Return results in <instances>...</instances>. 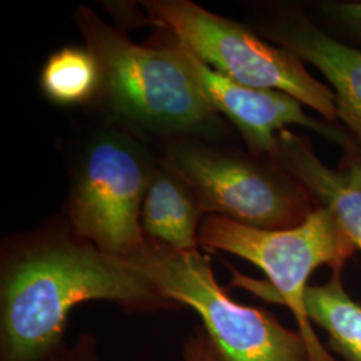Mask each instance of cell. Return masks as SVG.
<instances>
[{
    "label": "cell",
    "instance_id": "7a4b0ae2",
    "mask_svg": "<svg viewBox=\"0 0 361 361\" xmlns=\"http://www.w3.org/2000/svg\"><path fill=\"white\" fill-rule=\"evenodd\" d=\"M198 244L207 252L244 258L264 271L268 281L250 279L229 267L231 285L289 308L308 344L312 361H336L319 341L304 304L312 273L320 267L343 271L357 250L331 210L316 207L301 224L281 231L252 228L209 214L201 222Z\"/></svg>",
    "mask_w": 361,
    "mask_h": 361
},
{
    "label": "cell",
    "instance_id": "9c48e42d",
    "mask_svg": "<svg viewBox=\"0 0 361 361\" xmlns=\"http://www.w3.org/2000/svg\"><path fill=\"white\" fill-rule=\"evenodd\" d=\"M259 31L323 74L335 94L337 118L347 125L361 152V50L328 35L298 13L271 18Z\"/></svg>",
    "mask_w": 361,
    "mask_h": 361
},
{
    "label": "cell",
    "instance_id": "8992f818",
    "mask_svg": "<svg viewBox=\"0 0 361 361\" xmlns=\"http://www.w3.org/2000/svg\"><path fill=\"white\" fill-rule=\"evenodd\" d=\"M153 173L149 157L130 137L98 135L85 153L71 192L73 233L107 255L134 257L147 243L141 213Z\"/></svg>",
    "mask_w": 361,
    "mask_h": 361
},
{
    "label": "cell",
    "instance_id": "3957f363",
    "mask_svg": "<svg viewBox=\"0 0 361 361\" xmlns=\"http://www.w3.org/2000/svg\"><path fill=\"white\" fill-rule=\"evenodd\" d=\"M77 20L101 67L102 87L121 116L161 133L190 131L213 121L217 110L183 46H140L87 7L79 8Z\"/></svg>",
    "mask_w": 361,
    "mask_h": 361
},
{
    "label": "cell",
    "instance_id": "5b68a950",
    "mask_svg": "<svg viewBox=\"0 0 361 361\" xmlns=\"http://www.w3.org/2000/svg\"><path fill=\"white\" fill-rule=\"evenodd\" d=\"M145 8L153 23L168 28L178 44L224 77L247 87L286 92L325 121L337 123L331 86L313 77L293 52L190 0H149Z\"/></svg>",
    "mask_w": 361,
    "mask_h": 361
},
{
    "label": "cell",
    "instance_id": "6da1fadb",
    "mask_svg": "<svg viewBox=\"0 0 361 361\" xmlns=\"http://www.w3.org/2000/svg\"><path fill=\"white\" fill-rule=\"evenodd\" d=\"M114 302L128 313L180 310L131 259L71 235H42L8 247L0 274V361H56L73 310Z\"/></svg>",
    "mask_w": 361,
    "mask_h": 361
},
{
    "label": "cell",
    "instance_id": "9a60e30c",
    "mask_svg": "<svg viewBox=\"0 0 361 361\" xmlns=\"http://www.w3.org/2000/svg\"><path fill=\"white\" fill-rule=\"evenodd\" d=\"M56 361H99L98 345L94 336L80 334L71 347H66Z\"/></svg>",
    "mask_w": 361,
    "mask_h": 361
},
{
    "label": "cell",
    "instance_id": "2e32d148",
    "mask_svg": "<svg viewBox=\"0 0 361 361\" xmlns=\"http://www.w3.org/2000/svg\"><path fill=\"white\" fill-rule=\"evenodd\" d=\"M326 11L331 18L361 38V1L336 3L326 7Z\"/></svg>",
    "mask_w": 361,
    "mask_h": 361
},
{
    "label": "cell",
    "instance_id": "277c9868",
    "mask_svg": "<svg viewBox=\"0 0 361 361\" xmlns=\"http://www.w3.org/2000/svg\"><path fill=\"white\" fill-rule=\"evenodd\" d=\"M130 259L169 298L200 316L216 360L312 361L298 329H288L269 310L234 301L198 250L180 252L147 238Z\"/></svg>",
    "mask_w": 361,
    "mask_h": 361
},
{
    "label": "cell",
    "instance_id": "52a82bcc",
    "mask_svg": "<svg viewBox=\"0 0 361 361\" xmlns=\"http://www.w3.org/2000/svg\"><path fill=\"white\" fill-rule=\"evenodd\" d=\"M166 166L186 182L204 214L246 226L295 228L317 207L276 162L262 165L195 145H176L168 152Z\"/></svg>",
    "mask_w": 361,
    "mask_h": 361
},
{
    "label": "cell",
    "instance_id": "8fae6325",
    "mask_svg": "<svg viewBox=\"0 0 361 361\" xmlns=\"http://www.w3.org/2000/svg\"><path fill=\"white\" fill-rule=\"evenodd\" d=\"M202 214L185 180L168 166L154 170L141 213L147 238L180 252L198 250Z\"/></svg>",
    "mask_w": 361,
    "mask_h": 361
},
{
    "label": "cell",
    "instance_id": "ba28073f",
    "mask_svg": "<svg viewBox=\"0 0 361 361\" xmlns=\"http://www.w3.org/2000/svg\"><path fill=\"white\" fill-rule=\"evenodd\" d=\"M189 54L209 102L217 113H222L232 121L255 154L274 162L277 134L289 125L314 131L340 146L344 153L360 152L353 138L344 130L325 119L308 116L304 111V104L292 95L283 91L240 85L210 68L192 52Z\"/></svg>",
    "mask_w": 361,
    "mask_h": 361
},
{
    "label": "cell",
    "instance_id": "4fadbf2b",
    "mask_svg": "<svg viewBox=\"0 0 361 361\" xmlns=\"http://www.w3.org/2000/svg\"><path fill=\"white\" fill-rule=\"evenodd\" d=\"M40 87L54 104H86L102 87L101 67L87 47H65L46 62Z\"/></svg>",
    "mask_w": 361,
    "mask_h": 361
},
{
    "label": "cell",
    "instance_id": "7c38bea8",
    "mask_svg": "<svg viewBox=\"0 0 361 361\" xmlns=\"http://www.w3.org/2000/svg\"><path fill=\"white\" fill-rule=\"evenodd\" d=\"M305 313L328 335V345L344 361H361V304L349 296L341 271L305 290Z\"/></svg>",
    "mask_w": 361,
    "mask_h": 361
},
{
    "label": "cell",
    "instance_id": "5bb4252c",
    "mask_svg": "<svg viewBox=\"0 0 361 361\" xmlns=\"http://www.w3.org/2000/svg\"><path fill=\"white\" fill-rule=\"evenodd\" d=\"M182 361H217L205 329L200 325L186 337L182 348Z\"/></svg>",
    "mask_w": 361,
    "mask_h": 361
},
{
    "label": "cell",
    "instance_id": "30bf717a",
    "mask_svg": "<svg viewBox=\"0 0 361 361\" xmlns=\"http://www.w3.org/2000/svg\"><path fill=\"white\" fill-rule=\"evenodd\" d=\"M344 164L329 168L316 155L310 140L290 130L277 134L274 162L325 207L361 250V153H344Z\"/></svg>",
    "mask_w": 361,
    "mask_h": 361
}]
</instances>
